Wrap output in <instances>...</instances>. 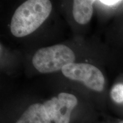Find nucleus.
Segmentation results:
<instances>
[{
    "label": "nucleus",
    "instance_id": "obj_1",
    "mask_svg": "<svg viewBox=\"0 0 123 123\" xmlns=\"http://www.w3.org/2000/svg\"><path fill=\"white\" fill-rule=\"evenodd\" d=\"M52 8L49 0H28L22 3L12 18V34L21 38L33 33L49 17Z\"/></svg>",
    "mask_w": 123,
    "mask_h": 123
},
{
    "label": "nucleus",
    "instance_id": "obj_2",
    "mask_svg": "<svg viewBox=\"0 0 123 123\" xmlns=\"http://www.w3.org/2000/svg\"><path fill=\"white\" fill-rule=\"evenodd\" d=\"M75 61V54L70 47L58 44L39 49L34 55L32 63L39 73L47 74L62 70Z\"/></svg>",
    "mask_w": 123,
    "mask_h": 123
},
{
    "label": "nucleus",
    "instance_id": "obj_3",
    "mask_svg": "<svg viewBox=\"0 0 123 123\" xmlns=\"http://www.w3.org/2000/svg\"><path fill=\"white\" fill-rule=\"evenodd\" d=\"M62 73L68 79L80 81L86 87L96 92L103 90L105 79L102 73L93 65L86 63H72L62 69Z\"/></svg>",
    "mask_w": 123,
    "mask_h": 123
},
{
    "label": "nucleus",
    "instance_id": "obj_4",
    "mask_svg": "<svg viewBox=\"0 0 123 123\" xmlns=\"http://www.w3.org/2000/svg\"><path fill=\"white\" fill-rule=\"evenodd\" d=\"M77 104L76 97L66 92L60 93L43 103L47 115L55 123H70L72 111Z\"/></svg>",
    "mask_w": 123,
    "mask_h": 123
},
{
    "label": "nucleus",
    "instance_id": "obj_5",
    "mask_svg": "<svg viewBox=\"0 0 123 123\" xmlns=\"http://www.w3.org/2000/svg\"><path fill=\"white\" fill-rule=\"evenodd\" d=\"M15 123H51L43 104L34 103L25 111Z\"/></svg>",
    "mask_w": 123,
    "mask_h": 123
},
{
    "label": "nucleus",
    "instance_id": "obj_6",
    "mask_svg": "<svg viewBox=\"0 0 123 123\" xmlns=\"http://www.w3.org/2000/svg\"><path fill=\"white\" fill-rule=\"evenodd\" d=\"M93 0H75L73 2V14L75 21L80 25L90 22L93 14Z\"/></svg>",
    "mask_w": 123,
    "mask_h": 123
},
{
    "label": "nucleus",
    "instance_id": "obj_7",
    "mask_svg": "<svg viewBox=\"0 0 123 123\" xmlns=\"http://www.w3.org/2000/svg\"><path fill=\"white\" fill-rule=\"evenodd\" d=\"M111 97L112 100L116 103H123V84H117L113 86L111 91Z\"/></svg>",
    "mask_w": 123,
    "mask_h": 123
},
{
    "label": "nucleus",
    "instance_id": "obj_8",
    "mask_svg": "<svg viewBox=\"0 0 123 123\" xmlns=\"http://www.w3.org/2000/svg\"><path fill=\"white\" fill-rule=\"evenodd\" d=\"M99 2L107 6H113L119 4L123 1H116V0H102V1H99Z\"/></svg>",
    "mask_w": 123,
    "mask_h": 123
},
{
    "label": "nucleus",
    "instance_id": "obj_9",
    "mask_svg": "<svg viewBox=\"0 0 123 123\" xmlns=\"http://www.w3.org/2000/svg\"><path fill=\"white\" fill-rule=\"evenodd\" d=\"M117 123H123V120H121V121H119V122Z\"/></svg>",
    "mask_w": 123,
    "mask_h": 123
}]
</instances>
